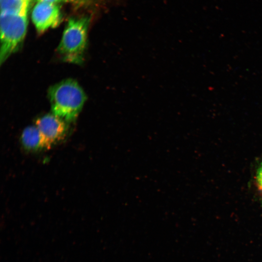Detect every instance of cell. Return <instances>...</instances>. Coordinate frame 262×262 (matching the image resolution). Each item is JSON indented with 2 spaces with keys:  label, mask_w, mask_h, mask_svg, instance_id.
Instances as JSON below:
<instances>
[{
  "label": "cell",
  "mask_w": 262,
  "mask_h": 262,
  "mask_svg": "<svg viewBox=\"0 0 262 262\" xmlns=\"http://www.w3.org/2000/svg\"><path fill=\"white\" fill-rule=\"evenodd\" d=\"M258 184L262 191V167L259 169L257 176Z\"/></svg>",
  "instance_id": "52a82bcc"
},
{
  "label": "cell",
  "mask_w": 262,
  "mask_h": 262,
  "mask_svg": "<svg viewBox=\"0 0 262 262\" xmlns=\"http://www.w3.org/2000/svg\"><path fill=\"white\" fill-rule=\"evenodd\" d=\"M48 96L52 113L67 122L76 119L86 100L82 88L77 81L71 79L51 86Z\"/></svg>",
  "instance_id": "7a4b0ae2"
},
{
  "label": "cell",
  "mask_w": 262,
  "mask_h": 262,
  "mask_svg": "<svg viewBox=\"0 0 262 262\" xmlns=\"http://www.w3.org/2000/svg\"><path fill=\"white\" fill-rule=\"evenodd\" d=\"M32 18L36 30L42 33L57 27L62 16L57 4L38 1L33 10Z\"/></svg>",
  "instance_id": "5b68a950"
},
{
  "label": "cell",
  "mask_w": 262,
  "mask_h": 262,
  "mask_svg": "<svg viewBox=\"0 0 262 262\" xmlns=\"http://www.w3.org/2000/svg\"><path fill=\"white\" fill-rule=\"evenodd\" d=\"M21 141L24 148L28 150L35 151L43 148L41 134L35 126L27 127L23 130Z\"/></svg>",
  "instance_id": "8992f818"
},
{
  "label": "cell",
  "mask_w": 262,
  "mask_h": 262,
  "mask_svg": "<svg viewBox=\"0 0 262 262\" xmlns=\"http://www.w3.org/2000/svg\"><path fill=\"white\" fill-rule=\"evenodd\" d=\"M41 134L43 148H49L65 137L67 130L66 121L52 114L44 115L35 121Z\"/></svg>",
  "instance_id": "277c9868"
},
{
  "label": "cell",
  "mask_w": 262,
  "mask_h": 262,
  "mask_svg": "<svg viewBox=\"0 0 262 262\" xmlns=\"http://www.w3.org/2000/svg\"><path fill=\"white\" fill-rule=\"evenodd\" d=\"M38 1L47 2L53 4H56L58 3L65 1L66 0H37Z\"/></svg>",
  "instance_id": "ba28073f"
},
{
  "label": "cell",
  "mask_w": 262,
  "mask_h": 262,
  "mask_svg": "<svg viewBox=\"0 0 262 262\" xmlns=\"http://www.w3.org/2000/svg\"><path fill=\"white\" fill-rule=\"evenodd\" d=\"M89 22L90 18L87 16L73 17L68 20L57 49L62 61L74 64L83 62Z\"/></svg>",
  "instance_id": "3957f363"
},
{
  "label": "cell",
  "mask_w": 262,
  "mask_h": 262,
  "mask_svg": "<svg viewBox=\"0 0 262 262\" xmlns=\"http://www.w3.org/2000/svg\"><path fill=\"white\" fill-rule=\"evenodd\" d=\"M31 0H0V51L10 55L21 46L28 26Z\"/></svg>",
  "instance_id": "6da1fadb"
}]
</instances>
